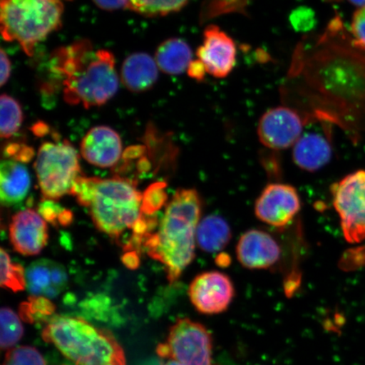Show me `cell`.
I'll return each mask as SVG.
<instances>
[{
	"label": "cell",
	"mask_w": 365,
	"mask_h": 365,
	"mask_svg": "<svg viewBox=\"0 0 365 365\" xmlns=\"http://www.w3.org/2000/svg\"><path fill=\"white\" fill-rule=\"evenodd\" d=\"M49 63L54 76L62 80L63 99L68 104L103 106L118 91L115 58L108 50L95 51L89 40L54 50Z\"/></svg>",
	"instance_id": "cell-1"
},
{
	"label": "cell",
	"mask_w": 365,
	"mask_h": 365,
	"mask_svg": "<svg viewBox=\"0 0 365 365\" xmlns=\"http://www.w3.org/2000/svg\"><path fill=\"white\" fill-rule=\"evenodd\" d=\"M202 209L197 190H178L167 205L158 231L144 241L143 247L149 257L165 267L170 284L179 280L193 262Z\"/></svg>",
	"instance_id": "cell-2"
},
{
	"label": "cell",
	"mask_w": 365,
	"mask_h": 365,
	"mask_svg": "<svg viewBox=\"0 0 365 365\" xmlns=\"http://www.w3.org/2000/svg\"><path fill=\"white\" fill-rule=\"evenodd\" d=\"M42 336L76 365H126L124 350L112 332L84 319L52 317Z\"/></svg>",
	"instance_id": "cell-3"
},
{
	"label": "cell",
	"mask_w": 365,
	"mask_h": 365,
	"mask_svg": "<svg viewBox=\"0 0 365 365\" xmlns=\"http://www.w3.org/2000/svg\"><path fill=\"white\" fill-rule=\"evenodd\" d=\"M63 3L59 0H1L0 29L7 42H16L26 56L62 25Z\"/></svg>",
	"instance_id": "cell-4"
},
{
	"label": "cell",
	"mask_w": 365,
	"mask_h": 365,
	"mask_svg": "<svg viewBox=\"0 0 365 365\" xmlns=\"http://www.w3.org/2000/svg\"><path fill=\"white\" fill-rule=\"evenodd\" d=\"M143 196L129 179H100L89 205L95 226L112 239H120L143 215Z\"/></svg>",
	"instance_id": "cell-5"
},
{
	"label": "cell",
	"mask_w": 365,
	"mask_h": 365,
	"mask_svg": "<svg viewBox=\"0 0 365 365\" xmlns=\"http://www.w3.org/2000/svg\"><path fill=\"white\" fill-rule=\"evenodd\" d=\"M34 166L45 199L57 200L71 194L81 175L78 154L66 140L41 145Z\"/></svg>",
	"instance_id": "cell-6"
},
{
	"label": "cell",
	"mask_w": 365,
	"mask_h": 365,
	"mask_svg": "<svg viewBox=\"0 0 365 365\" xmlns=\"http://www.w3.org/2000/svg\"><path fill=\"white\" fill-rule=\"evenodd\" d=\"M211 333L202 324L188 318L179 319L170 328L157 354L165 359H175L184 365H213Z\"/></svg>",
	"instance_id": "cell-7"
},
{
	"label": "cell",
	"mask_w": 365,
	"mask_h": 365,
	"mask_svg": "<svg viewBox=\"0 0 365 365\" xmlns=\"http://www.w3.org/2000/svg\"><path fill=\"white\" fill-rule=\"evenodd\" d=\"M331 191L345 240L359 243L365 239V171L345 176L332 185Z\"/></svg>",
	"instance_id": "cell-8"
},
{
	"label": "cell",
	"mask_w": 365,
	"mask_h": 365,
	"mask_svg": "<svg viewBox=\"0 0 365 365\" xmlns=\"http://www.w3.org/2000/svg\"><path fill=\"white\" fill-rule=\"evenodd\" d=\"M304 118L294 108L269 109L259 121L257 134L264 148L280 150L294 147L303 135Z\"/></svg>",
	"instance_id": "cell-9"
},
{
	"label": "cell",
	"mask_w": 365,
	"mask_h": 365,
	"mask_svg": "<svg viewBox=\"0 0 365 365\" xmlns=\"http://www.w3.org/2000/svg\"><path fill=\"white\" fill-rule=\"evenodd\" d=\"M191 303L203 314H218L226 312L235 296L231 278L217 271L199 274L189 287Z\"/></svg>",
	"instance_id": "cell-10"
},
{
	"label": "cell",
	"mask_w": 365,
	"mask_h": 365,
	"mask_svg": "<svg viewBox=\"0 0 365 365\" xmlns=\"http://www.w3.org/2000/svg\"><path fill=\"white\" fill-rule=\"evenodd\" d=\"M301 209V200L294 186L273 182L264 187L255 202V213L259 220L273 227L289 226Z\"/></svg>",
	"instance_id": "cell-11"
},
{
	"label": "cell",
	"mask_w": 365,
	"mask_h": 365,
	"mask_svg": "<svg viewBox=\"0 0 365 365\" xmlns=\"http://www.w3.org/2000/svg\"><path fill=\"white\" fill-rule=\"evenodd\" d=\"M197 56L209 75L225 78L235 66L236 44L220 27L210 25L204 31L203 43L197 50Z\"/></svg>",
	"instance_id": "cell-12"
},
{
	"label": "cell",
	"mask_w": 365,
	"mask_h": 365,
	"mask_svg": "<svg viewBox=\"0 0 365 365\" xmlns=\"http://www.w3.org/2000/svg\"><path fill=\"white\" fill-rule=\"evenodd\" d=\"M277 240L268 232L251 230L241 235L236 246L240 263L250 270H262L274 266L281 257Z\"/></svg>",
	"instance_id": "cell-13"
},
{
	"label": "cell",
	"mask_w": 365,
	"mask_h": 365,
	"mask_svg": "<svg viewBox=\"0 0 365 365\" xmlns=\"http://www.w3.org/2000/svg\"><path fill=\"white\" fill-rule=\"evenodd\" d=\"M10 240L14 249L23 255H36L48 244L46 221L38 212L27 209L16 214L10 226Z\"/></svg>",
	"instance_id": "cell-14"
},
{
	"label": "cell",
	"mask_w": 365,
	"mask_h": 365,
	"mask_svg": "<svg viewBox=\"0 0 365 365\" xmlns=\"http://www.w3.org/2000/svg\"><path fill=\"white\" fill-rule=\"evenodd\" d=\"M82 157L93 165L110 168L120 161L122 140L115 130L108 126H96L82 139Z\"/></svg>",
	"instance_id": "cell-15"
},
{
	"label": "cell",
	"mask_w": 365,
	"mask_h": 365,
	"mask_svg": "<svg viewBox=\"0 0 365 365\" xmlns=\"http://www.w3.org/2000/svg\"><path fill=\"white\" fill-rule=\"evenodd\" d=\"M26 289L31 295L56 298L68 284V275L61 264L51 259H41L26 270Z\"/></svg>",
	"instance_id": "cell-16"
},
{
	"label": "cell",
	"mask_w": 365,
	"mask_h": 365,
	"mask_svg": "<svg viewBox=\"0 0 365 365\" xmlns=\"http://www.w3.org/2000/svg\"><path fill=\"white\" fill-rule=\"evenodd\" d=\"M331 145L325 136L308 133L300 137L293 147V159L297 166L308 172L322 170L331 161Z\"/></svg>",
	"instance_id": "cell-17"
},
{
	"label": "cell",
	"mask_w": 365,
	"mask_h": 365,
	"mask_svg": "<svg viewBox=\"0 0 365 365\" xmlns=\"http://www.w3.org/2000/svg\"><path fill=\"white\" fill-rule=\"evenodd\" d=\"M158 68L157 62L149 54L132 53L123 63L122 83L133 93H143L156 84L158 79Z\"/></svg>",
	"instance_id": "cell-18"
},
{
	"label": "cell",
	"mask_w": 365,
	"mask_h": 365,
	"mask_svg": "<svg viewBox=\"0 0 365 365\" xmlns=\"http://www.w3.org/2000/svg\"><path fill=\"white\" fill-rule=\"evenodd\" d=\"M31 187L27 168L14 160H4L0 167V200L6 207L20 203Z\"/></svg>",
	"instance_id": "cell-19"
},
{
	"label": "cell",
	"mask_w": 365,
	"mask_h": 365,
	"mask_svg": "<svg viewBox=\"0 0 365 365\" xmlns=\"http://www.w3.org/2000/svg\"><path fill=\"white\" fill-rule=\"evenodd\" d=\"M192 57L190 45L182 39L175 38L160 44L155 58L159 70L167 75L177 76L188 70Z\"/></svg>",
	"instance_id": "cell-20"
},
{
	"label": "cell",
	"mask_w": 365,
	"mask_h": 365,
	"mask_svg": "<svg viewBox=\"0 0 365 365\" xmlns=\"http://www.w3.org/2000/svg\"><path fill=\"white\" fill-rule=\"evenodd\" d=\"M231 238V227L225 218L209 215L200 221L196 243L205 252L214 253L225 249Z\"/></svg>",
	"instance_id": "cell-21"
},
{
	"label": "cell",
	"mask_w": 365,
	"mask_h": 365,
	"mask_svg": "<svg viewBox=\"0 0 365 365\" xmlns=\"http://www.w3.org/2000/svg\"><path fill=\"white\" fill-rule=\"evenodd\" d=\"M0 135L2 138H10L15 135L23 121L22 108L17 100L10 95L2 94L0 98Z\"/></svg>",
	"instance_id": "cell-22"
},
{
	"label": "cell",
	"mask_w": 365,
	"mask_h": 365,
	"mask_svg": "<svg viewBox=\"0 0 365 365\" xmlns=\"http://www.w3.org/2000/svg\"><path fill=\"white\" fill-rule=\"evenodd\" d=\"M21 317L8 307L0 310V346L3 350H10L16 345L24 334Z\"/></svg>",
	"instance_id": "cell-23"
},
{
	"label": "cell",
	"mask_w": 365,
	"mask_h": 365,
	"mask_svg": "<svg viewBox=\"0 0 365 365\" xmlns=\"http://www.w3.org/2000/svg\"><path fill=\"white\" fill-rule=\"evenodd\" d=\"M190 0H130V10L147 16H163L182 10Z\"/></svg>",
	"instance_id": "cell-24"
},
{
	"label": "cell",
	"mask_w": 365,
	"mask_h": 365,
	"mask_svg": "<svg viewBox=\"0 0 365 365\" xmlns=\"http://www.w3.org/2000/svg\"><path fill=\"white\" fill-rule=\"evenodd\" d=\"M0 266H1V274H0V284L4 289L13 292L25 290L26 287V271L21 264L13 263L10 255L4 249H1L0 254Z\"/></svg>",
	"instance_id": "cell-25"
},
{
	"label": "cell",
	"mask_w": 365,
	"mask_h": 365,
	"mask_svg": "<svg viewBox=\"0 0 365 365\" xmlns=\"http://www.w3.org/2000/svg\"><path fill=\"white\" fill-rule=\"evenodd\" d=\"M54 312L56 307L51 300L42 296L31 295L29 300L20 305V317L30 324L46 321L53 317Z\"/></svg>",
	"instance_id": "cell-26"
},
{
	"label": "cell",
	"mask_w": 365,
	"mask_h": 365,
	"mask_svg": "<svg viewBox=\"0 0 365 365\" xmlns=\"http://www.w3.org/2000/svg\"><path fill=\"white\" fill-rule=\"evenodd\" d=\"M38 212L46 222L52 225L66 227L73 221V214L70 210L61 207L54 200L44 199L38 205Z\"/></svg>",
	"instance_id": "cell-27"
},
{
	"label": "cell",
	"mask_w": 365,
	"mask_h": 365,
	"mask_svg": "<svg viewBox=\"0 0 365 365\" xmlns=\"http://www.w3.org/2000/svg\"><path fill=\"white\" fill-rule=\"evenodd\" d=\"M3 365H47V363L38 349L20 346L8 350Z\"/></svg>",
	"instance_id": "cell-28"
},
{
	"label": "cell",
	"mask_w": 365,
	"mask_h": 365,
	"mask_svg": "<svg viewBox=\"0 0 365 365\" xmlns=\"http://www.w3.org/2000/svg\"><path fill=\"white\" fill-rule=\"evenodd\" d=\"M166 184L163 182H155L150 185L143 196L141 211L144 215L153 216L167 202Z\"/></svg>",
	"instance_id": "cell-29"
},
{
	"label": "cell",
	"mask_w": 365,
	"mask_h": 365,
	"mask_svg": "<svg viewBox=\"0 0 365 365\" xmlns=\"http://www.w3.org/2000/svg\"><path fill=\"white\" fill-rule=\"evenodd\" d=\"M99 180L95 177L79 176L72 186L71 195L75 196L80 205L89 207Z\"/></svg>",
	"instance_id": "cell-30"
},
{
	"label": "cell",
	"mask_w": 365,
	"mask_h": 365,
	"mask_svg": "<svg viewBox=\"0 0 365 365\" xmlns=\"http://www.w3.org/2000/svg\"><path fill=\"white\" fill-rule=\"evenodd\" d=\"M290 21L294 29L298 31H308L316 25V18L312 9L300 7L292 12Z\"/></svg>",
	"instance_id": "cell-31"
},
{
	"label": "cell",
	"mask_w": 365,
	"mask_h": 365,
	"mask_svg": "<svg viewBox=\"0 0 365 365\" xmlns=\"http://www.w3.org/2000/svg\"><path fill=\"white\" fill-rule=\"evenodd\" d=\"M351 31L354 47L365 52V6L354 13Z\"/></svg>",
	"instance_id": "cell-32"
},
{
	"label": "cell",
	"mask_w": 365,
	"mask_h": 365,
	"mask_svg": "<svg viewBox=\"0 0 365 365\" xmlns=\"http://www.w3.org/2000/svg\"><path fill=\"white\" fill-rule=\"evenodd\" d=\"M4 154L14 161L26 163L31 161V158H34V150L26 145L13 143L7 145L4 149Z\"/></svg>",
	"instance_id": "cell-33"
},
{
	"label": "cell",
	"mask_w": 365,
	"mask_h": 365,
	"mask_svg": "<svg viewBox=\"0 0 365 365\" xmlns=\"http://www.w3.org/2000/svg\"><path fill=\"white\" fill-rule=\"evenodd\" d=\"M96 6L105 11H117L130 9V0H93Z\"/></svg>",
	"instance_id": "cell-34"
},
{
	"label": "cell",
	"mask_w": 365,
	"mask_h": 365,
	"mask_svg": "<svg viewBox=\"0 0 365 365\" xmlns=\"http://www.w3.org/2000/svg\"><path fill=\"white\" fill-rule=\"evenodd\" d=\"M0 66H1L0 83L4 86L10 78L11 74V61L3 48L1 49V53H0Z\"/></svg>",
	"instance_id": "cell-35"
},
{
	"label": "cell",
	"mask_w": 365,
	"mask_h": 365,
	"mask_svg": "<svg viewBox=\"0 0 365 365\" xmlns=\"http://www.w3.org/2000/svg\"><path fill=\"white\" fill-rule=\"evenodd\" d=\"M187 72H188V75L191 78L202 81L205 78L207 71H205L203 63L200 59H197V61H193L190 63Z\"/></svg>",
	"instance_id": "cell-36"
},
{
	"label": "cell",
	"mask_w": 365,
	"mask_h": 365,
	"mask_svg": "<svg viewBox=\"0 0 365 365\" xmlns=\"http://www.w3.org/2000/svg\"><path fill=\"white\" fill-rule=\"evenodd\" d=\"M122 262L128 268L135 270V269L138 268L140 266L138 252L134 250L126 251V253L123 255Z\"/></svg>",
	"instance_id": "cell-37"
},
{
	"label": "cell",
	"mask_w": 365,
	"mask_h": 365,
	"mask_svg": "<svg viewBox=\"0 0 365 365\" xmlns=\"http://www.w3.org/2000/svg\"><path fill=\"white\" fill-rule=\"evenodd\" d=\"M34 133L38 135V136H42L43 135L47 133L48 132V125L43 124V123H38V124L34 126Z\"/></svg>",
	"instance_id": "cell-38"
},
{
	"label": "cell",
	"mask_w": 365,
	"mask_h": 365,
	"mask_svg": "<svg viewBox=\"0 0 365 365\" xmlns=\"http://www.w3.org/2000/svg\"><path fill=\"white\" fill-rule=\"evenodd\" d=\"M349 1L359 7L365 6V0H349Z\"/></svg>",
	"instance_id": "cell-39"
},
{
	"label": "cell",
	"mask_w": 365,
	"mask_h": 365,
	"mask_svg": "<svg viewBox=\"0 0 365 365\" xmlns=\"http://www.w3.org/2000/svg\"><path fill=\"white\" fill-rule=\"evenodd\" d=\"M163 365H184L177 360L175 359H168L167 362L164 363Z\"/></svg>",
	"instance_id": "cell-40"
}]
</instances>
